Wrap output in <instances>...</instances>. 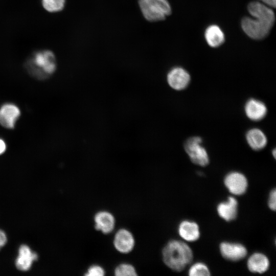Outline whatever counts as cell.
I'll use <instances>...</instances> for the list:
<instances>
[{
	"instance_id": "6da1fadb",
	"label": "cell",
	"mask_w": 276,
	"mask_h": 276,
	"mask_svg": "<svg viewBox=\"0 0 276 276\" xmlns=\"http://www.w3.org/2000/svg\"><path fill=\"white\" fill-rule=\"evenodd\" d=\"M252 16L245 17L241 22L244 32L250 38L261 40L269 34L275 22V14L271 7L259 1L249 3L247 6Z\"/></svg>"
},
{
	"instance_id": "7a4b0ae2",
	"label": "cell",
	"mask_w": 276,
	"mask_h": 276,
	"mask_svg": "<svg viewBox=\"0 0 276 276\" xmlns=\"http://www.w3.org/2000/svg\"><path fill=\"white\" fill-rule=\"evenodd\" d=\"M162 258L169 268L176 271H181L192 262L193 254L187 243L180 240H172L163 248Z\"/></svg>"
},
{
	"instance_id": "3957f363",
	"label": "cell",
	"mask_w": 276,
	"mask_h": 276,
	"mask_svg": "<svg viewBox=\"0 0 276 276\" xmlns=\"http://www.w3.org/2000/svg\"><path fill=\"white\" fill-rule=\"evenodd\" d=\"M25 68L34 78L45 79L56 71L55 56L52 51L48 50L35 52L26 60Z\"/></svg>"
},
{
	"instance_id": "277c9868",
	"label": "cell",
	"mask_w": 276,
	"mask_h": 276,
	"mask_svg": "<svg viewBox=\"0 0 276 276\" xmlns=\"http://www.w3.org/2000/svg\"><path fill=\"white\" fill-rule=\"evenodd\" d=\"M138 4L143 16L149 21L163 20L171 13L168 0H139Z\"/></svg>"
},
{
	"instance_id": "5b68a950",
	"label": "cell",
	"mask_w": 276,
	"mask_h": 276,
	"mask_svg": "<svg viewBox=\"0 0 276 276\" xmlns=\"http://www.w3.org/2000/svg\"><path fill=\"white\" fill-rule=\"evenodd\" d=\"M202 140L200 136H193L186 140L184 149L190 160L194 164L204 167L210 162L205 148L201 145Z\"/></svg>"
},
{
	"instance_id": "8992f818",
	"label": "cell",
	"mask_w": 276,
	"mask_h": 276,
	"mask_svg": "<svg viewBox=\"0 0 276 276\" xmlns=\"http://www.w3.org/2000/svg\"><path fill=\"white\" fill-rule=\"evenodd\" d=\"M166 79L171 88L175 90H181L189 84L191 76L188 71L183 67L176 66L168 72Z\"/></svg>"
},
{
	"instance_id": "52a82bcc",
	"label": "cell",
	"mask_w": 276,
	"mask_h": 276,
	"mask_svg": "<svg viewBox=\"0 0 276 276\" xmlns=\"http://www.w3.org/2000/svg\"><path fill=\"white\" fill-rule=\"evenodd\" d=\"M224 183L229 192L235 195L244 194L248 187L247 180L245 175L236 171L228 173L224 177Z\"/></svg>"
},
{
	"instance_id": "ba28073f",
	"label": "cell",
	"mask_w": 276,
	"mask_h": 276,
	"mask_svg": "<svg viewBox=\"0 0 276 276\" xmlns=\"http://www.w3.org/2000/svg\"><path fill=\"white\" fill-rule=\"evenodd\" d=\"M222 256L231 261H238L244 258L247 253L246 247L242 244L223 242L219 246Z\"/></svg>"
},
{
	"instance_id": "9c48e42d",
	"label": "cell",
	"mask_w": 276,
	"mask_h": 276,
	"mask_svg": "<svg viewBox=\"0 0 276 276\" xmlns=\"http://www.w3.org/2000/svg\"><path fill=\"white\" fill-rule=\"evenodd\" d=\"M20 115L19 108L12 103H6L0 108V124L7 129H13Z\"/></svg>"
},
{
	"instance_id": "30bf717a",
	"label": "cell",
	"mask_w": 276,
	"mask_h": 276,
	"mask_svg": "<svg viewBox=\"0 0 276 276\" xmlns=\"http://www.w3.org/2000/svg\"><path fill=\"white\" fill-rule=\"evenodd\" d=\"M135 244L133 236L128 230L122 228L116 233L113 239V245L119 252L127 254L133 249Z\"/></svg>"
},
{
	"instance_id": "8fae6325",
	"label": "cell",
	"mask_w": 276,
	"mask_h": 276,
	"mask_svg": "<svg viewBox=\"0 0 276 276\" xmlns=\"http://www.w3.org/2000/svg\"><path fill=\"white\" fill-rule=\"evenodd\" d=\"M246 117L250 120L259 121L262 120L267 113V108L264 102L254 99H248L244 106Z\"/></svg>"
},
{
	"instance_id": "7c38bea8",
	"label": "cell",
	"mask_w": 276,
	"mask_h": 276,
	"mask_svg": "<svg viewBox=\"0 0 276 276\" xmlns=\"http://www.w3.org/2000/svg\"><path fill=\"white\" fill-rule=\"evenodd\" d=\"M95 227L103 234L111 233L115 226V219L113 215L107 211H100L94 217Z\"/></svg>"
},
{
	"instance_id": "4fadbf2b",
	"label": "cell",
	"mask_w": 276,
	"mask_h": 276,
	"mask_svg": "<svg viewBox=\"0 0 276 276\" xmlns=\"http://www.w3.org/2000/svg\"><path fill=\"white\" fill-rule=\"evenodd\" d=\"M37 258V255L33 252L29 246L22 245L19 249L18 255L15 261L16 266L21 271H27L31 268L33 261Z\"/></svg>"
},
{
	"instance_id": "5bb4252c",
	"label": "cell",
	"mask_w": 276,
	"mask_h": 276,
	"mask_svg": "<svg viewBox=\"0 0 276 276\" xmlns=\"http://www.w3.org/2000/svg\"><path fill=\"white\" fill-rule=\"evenodd\" d=\"M217 211L219 216L226 221L236 219L238 213V202L233 197H228L226 201L220 202L217 206Z\"/></svg>"
},
{
	"instance_id": "9a60e30c",
	"label": "cell",
	"mask_w": 276,
	"mask_h": 276,
	"mask_svg": "<svg viewBox=\"0 0 276 276\" xmlns=\"http://www.w3.org/2000/svg\"><path fill=\"white\" fill-rule=\"evenodd\" d=\"M245 138L249 146L255 151L264 149L267 144L266 135L259 128H254L248 130Z\"/></svg>"
},
{
	"instance_id": "2e32d148",
	"label": "cell",
	"mask_w": 276,
	"mask_h": 276,
	"mask_svg": "<svg viewBox=\"0 0 276 276\" xmlns=\"http://www.w3.org/2000/svg\"><path fill=\"white\" fill-rule=\"evenodd\" d=\"M178 232L181 238L188 242L195 241L200 237L199 226L194 221L184 220L181 222Z\"/></svg>"
},
{
	"instance_id": "e0dca14e",
	"label": "cell",
	"mask_w": 276,
	"mask_h": 276,
	"mask_svg": "<svg viewBox=\"0 0 276 276\" xmlns=\"http://www.w3.org/2000/svg\"><path fill=\"white\" fill-rule=\"evenodd\" d=\"M268 258L263 254L255 252L248 259L247 266L248 270L254 273H263L269 268Z\"/></svg>"
},
{
	"instance_id": "ac0fdd59",
	"label": "cell",
	"mask_w": 276,
	"mask_h": 276,
	"mask_svg": "<svg viewBox=\"0 0 276 276\" xmlns=\"http://www.w3.org/2000/svg\"><path fill=\"white\" fill-rule=\"evenodd\" d=\"M205 39L209 45L217 48L224 42V34L220 27L216 25L208 26L204 32Z\"/></svg>"
},
{
	"instance_id": "d6986e66",
	"label": "cell",
	"mask_w": 276,
	"mask_h": 276,
	"mask_svg": "<svg viewBox=\"0 0 276 276\" xmlns=\"http://www.w3.org/2000/svg\"><path fill=\"white\" fill-rule=\"evenodd\" d=\"M43 8L51 13L58 12L63 10L65 0H41Z\"/></svg>"
},
{
	"instance_id": "ffe728a7",
	"label": "cell",
	"mask_w": 276,
	"mask_h": 276,
	"mask_svg": "<svg viewBox=\"0 0 276 276\" xmlns=\"http://www.w3.org/2000/svg\"><path fill=\"white\" fill-rule=\"evenodd\" d=\"M190 276H209L211 275L208 267L204 263L197 262L193 264L188 270Z\"/></svg>"
},
{
	"instance_id": "44dd1931",
	"label": "cell",
	"mask_w": 276,
	"mask_h": 276,
	"mask_svg": "<svg viewBox=\"0 0 276 276\" xmlns=\"http://www.w3.org/2000/svg\"><path fill=\"white\" fill-rule=\"evenodd\" d=\"M114 273L117 276H135L137 275L134 267L128 263L119 264L115 268Z\"/></svg>"
},
{
	"instance_id": "7402d4cb",
	"label": "cell",
	"mask_w": 276,
	"mask_h": 276,
	"mask_svg": "<svg viewBox=\"0 0 276 276\" xmlns=\"http://www.w3.org/2000/svg\"><path fill=\"white\" fill-rule=\"evenodd\" d=\"M104 274V269L98 265H93L90 266L84 274L85 275L87 276H103Z\"/></svg>"
},
{
	"instance_id": "603a6c76",
	"label": "cell",
	"mask_w": 276,
	"mask_h": 276,
	"mask_svg": "<svg viewBox=\"0 0 276 276\" xmlns=\"http://www.w3.org/2000/svg\"><path fill=\"white\" fill-rule=\"evenodd\" d=\"M269 208L272 211H275L276 208V190L273 189L270 192L268 201Z\"/></svg>"
},
{
	"instance_id": "cb8c5ba5",
	"label": "cell",
	"mask_w": 276,
	"mask_h": 276,
	"mask_svg": "<svg viewBox=\"0 0 276 276\" xmlns=\"http://www.w3.org/2000/svg\"><path fill=\"white\" fill-rule=\"evenodd\" d=\"M7 242V237L5 233L0 229V249L4 246Z\"/></svg>"
},
{
	"instance_id": "d4e9b609",
	"label": "cell",
	"mask_w": 276,
	"mask_h": 276,
	"mask_svg": "<svg viewBox=\"0 0 276 276\" xmlns=\"http://www.w3.org/2000/svg\"><path fill=\"white\" fill-rule=\"evenodd\" d=\"M259 2L271 8H275L276 0H259Z\"/></svg>"
},
{
	"instance_id": "484cf974",
	"label": "cell",
	"mask_w": 276,
	"mask_h": 276,
	"mask_svg": "<svg viewBox=\"0 0 276 276\" xmlns=\"http://www.w3.org/2000/svg\"><path fill=\"white\" fill-rule=\"evenodd\" d=\"M6 150V144L4 141L0 139V155L4 153Z\"/></svg>"
},
{
	"instance_id": "4316f807",
	"label": "cell",
	"mask_w": 276,
	"mask_h": 276,
	"mask_svg": "<svg viewBox=\"0 0 276 276\" xmlns=\"http://www.w3.org/2000/svg\"><path fill=\"white\" fill-rule=\"evenodd\" d=\"M275 153H276L275 149H274L273 151H272V154H273V156L274 158H275Z\"/></svg>"
}]
</instances>
